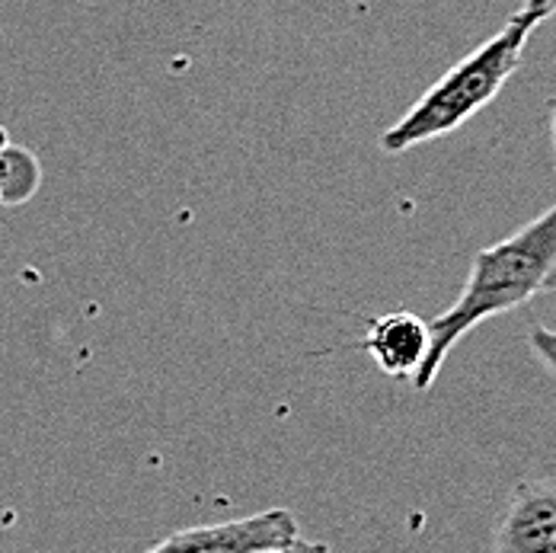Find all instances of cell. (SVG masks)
<instances>
[{"instance_id": "6da1fadb", "label": "cell", "mask_w": 556, "mask_h": 553, "mask_svg": "<svg viewBox=\"0 0 556 553\" xmlns=\"http://www.w3.org/2000/svg\"><path fill=\"white\" fill-rule=\"evenodd\" d=\"M556 276V202L505 240L480 250L460 298L429 324V352L413 375L416 390L435 385L451 349L480 324L525 307Z\"/></svg>"}, {"instance_id": "7a4b0ae2", "label": "cell", "mask_w": 556, "mask_h": 553, "mask_svg": "<svg viewBox=\"0 0 556 553\" xmlns=\"http://www.w3.org/2000/svg\"><path fill=\"white\" fill-rule=\"evenodd\" d=\"M534 29H538L534 20H528L525 13H511V20L496 36H490L477 52L460 58L442 80H435L406 110L396 125H390L381 135V151L406 154L426 141L457 131L477 112L486 110L500 97L502 87L511 80V74L518 71L525 46Z\"/></svg>"}, {"instance_id": "3957f363", "label": "cell", "mask_w": 556, "mask_h": 553, "mask_svg": "<svg viewBox=\"0 0 556 553\" xmlns=\"http://www.w3.org/2000/svg\"><path fill=\"white\" fill-rule=\"evenodd\" d=\"M298 538V521L288 508H266L247 518L182 528L144 553H260Z\"/></svg>"}, {"instance_id": "277c9868", "label": "cell", "mask_w": 556, "mask_h": 553, "mask_svg": "<svg viewBox=\"0 0 556 553\" xmlns=\"http://www.w3.org/2000/svg\"><path fill=\"white\" fill-rule=\"evenodd\" d=\"M493 553H556V464L515 483L493 535Z\"/></svg>"}, {"instance_id": "5b68a950", "label": "cell", "mask_w": 556, "mask_h": 553, "mask_svg": "<svg viewBox=\"0 0 556 553\" xmlns=\"http://www.w3.org/2000/svg\"><path fill=\"white\" fill-rule=\"evenodd\" d=\"M365 352L390 378H409L422 368L429 352V324L409 311L375 317L362 339Z\"/></svg>"}, {"instance_id": "8992f818", "label": "cell", "mask_w": 556, "mask_h": 553, "mask_svg": "<svg viewBox=\"0 0 556 553\" xmlns=\"http://www.w3.org/2000/svg\"><path fill=\"white\" fill-rule=\"evenodd\" d=\"M39 189V161L16 148L7 144L0 151V205H20Z\"/></svg>"}, {"instance_id": "52a82bcc", "label": "cell", "mask_w": 556, "mask_h": 553, "mask_svg": "<svg viewBox=\"0 0 556 553\" xmlns=\"http://www.w3.org/2000/svg\"><path fill=\"white\" fill-rule=\"evenodd\" d=\"M528 349H531V355L556 378V330H547L541 324L531 327L528 330Z\"/></svg>"}, {"instance_id": "ba28073f", "label": "cell", "mask_w": 556, "mask_h": 553, "mask_svg": "<svg viewBox=\"0 0 556 553\" xmlns=\"http://www.w3.org/2000/svg\"><path fill=\"white\" fill-rule=\"evenodd\" d=\"M518 13H525L528 20H534V23L541 26L544 20L556 16V0H525Z\"/></svg>"}, {"instance_id": "9c48e42d", "label": "cell", "mask_w": 556, "mask_h": 553, "mask_svg": "<svg viewBox=\"0 0 556 553\" xmlns=\"http://www.w3.org/2000/svg\"><path fill=\"white\" fill-rule=\"evenodd\" d=\"M260 553H333V548H327V544H320V541H304V538L298 535L294 541H288V544H281V548H269V551Z\"/></svg>"}, {"instance_id": "30bf717a", "label": "cell", "mask_w": 556, "mask_h": 553, "mask_svg": "<svg viewBox=\"0 0 556 553\" xmlns=\"http://www.w3.org/2000/svg\"><path fill=\"white\" fill-rule=\"evenodd\" d=\"M544 112H547V128H551V148H554V161H556V93L544 103Z\"/></svg>"}, {"instance_id": "8fae6325", "label": "cell", "mask_w": 556, "mask_h": 553, "mask_svg": "<svg viewBox=\"0 0 556 553\" xmlns=\"http://www.w3.org/2000/svg\"><path fill=\"white\" fill-rule=\"evenodd\" d=\"M7 144H10V138H7V131H3V128H0V151H3V148H7Z\"/></svg>"}, {"instance_id": "7c38bea8", "label": "cell", "mask_w": 556, "mask_h": 553, "mask_svg": "<svg viewBox=\"0 0 556 553\" xmlns=\"http://www.w3.org/2000/svg\"><path fill=\"white\" fill-rule=\"evenodd\" d=\"M547 288H551V291H556V276L551 278V281H547Z\"/></svg>"}]
</instances>
